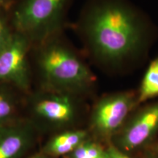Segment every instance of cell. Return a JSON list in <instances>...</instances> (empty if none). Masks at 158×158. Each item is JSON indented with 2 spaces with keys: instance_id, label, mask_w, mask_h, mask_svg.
<instances>
[{
  "instance_id": "cell-1",
  "label": "cell",
  "mask_w": 158,
  "mask_h": 158,
  "mask_svg": "<svg viewBox=\"0 0 158 158\" xmlns=\"http://www.w3.org/2000/svg\"><path fill=\"white\" fill-rule=\"evenodd\" d=\"M73 27L85 54L109 68L143 57L155 35L149 18L130 0H88Z\"/></svg>"
},
{
  "instance_id": "cell-2",
  "label": "cell",
  "mask_w": 158,
  "mask_h": 158,
  "mask_svg": "<svg viewBox=\"0 0 158 158\" xmlns=\"http://www.w3.org/2000/svg\"><path fill=\"white\" fill-rule=\"evenodd\" d=\"M40 87L81 96L93 89L96 78L63 32L32 47L31 51Z\"/></svg>"
},
{
  "instance_id": "cell-3",
  "label": "cell",
  "mask_w": 158,
  "mask_h": 158,
  "mask_svg": "<svg viewBox=\"0 0 158 158\" xmlns=\"http://www.w3.org/2000/svg\"><path fill=\"white\" fill-rule=\"evenodd\" d=\"M73 0H20L13 5L10 23L32 47L63 32Z\"/></svg>"
},
{
  "instance_id": "cell-4",
  "label": "cell",
  "mask_w": 158,
  "mask_h": 158,
  "mask_svg": "<svg viewBox=\"0 0 158 158\" xmlns=\"http://www.w3.org/2000/svg\"><path fill=\"white\" fill-rule=\"evenodd\" d=\"M79 96L39 88L25 95L23 117L41 130L60 131L70 125L76 116Z\"/></svg>"
},
{
  "instance_id": "cell-5",
  "label": "cell",
  "mask_w": 158,
  "mask_h": 158,
  "mask_svg": "<svg viewBox=\"0 0 158 158\" xmlns=\"http://www.w3.org/2000/svg\"><path fill=\"white\" fill-rule=\"evenodd\" d=\"M31 48L30 41L13 30L8 43L0 51V84L13 86L24 94L31 92Z\"/></svg>"
},
{
  "instance_id": "cell-6",
  "label": "cell",
  "mask_w": 158,
  "mask_h": 158,
  "mask_svg": "<svg viewBox=\"0 0 158 158\" xmlns=\"http://www.w3.org/2000/svg\"><path fill=\"white\" fill-rule=\"evenodd\" d=\"M137 102V93L120 92L105 95L97 102L92 112L91 124L95 133L108 138L123 126L130 111Z\"/></svg>"
},
{
  "instance_id": "cell-7",
  "label": "cell",
  "mask_w": 158,
  "mask_h": 158,
  "mask_svg": "<svg viewBox=\"0 0 158 158\" xmlns=\"http://www.w3.org/2000/svg\"><path fill=\"white\" fill-rule=\"evenodd\" d=\"M39 130L27 118L0 126V158H27L37 143Z\"/></svg>"
},
{
  "instance_id": "cell-8",
  "label": "cell",
  "mask_w": 158,
  "mask_h": 158,
  "mask_svg": "<svg viewBox=\"0 0 158 158\" xmlns=\"http://www.w3.org/2000/svg\"><path fill=\"white\" fill-rule=\"evenodd\" d=\"M158 130V102L138 112L121 130L116 147L124 152L135 150L151 139Z\"/></svg>"
},
{
  "instance_id": "cell-9",
  "label": "cell",
  "mask_w": 158,
  "mask_h": 158,
  "mask_svg": "<svg viewBox=\"0 0 158 158\" xmlns=\"http://www.w3.org/2000/svg\"><path fill=\"white\" fill-rule=\"evenodd\" d=\"M82 130H62L55 133L41 147L40 152L52 158L68 155L87 139Z\"/></svg>"
},
{
  "instance_id": "cell-10",
  "label": "cell",
  "mask_w": 158,
  "mask_h": 158,
  "mask_svg": "<svg viewBox=\"0 0 158 158\" xmlns=\"http://www.w3.org/2000/svg\"><path fill=\"white\" fill-rule=\"evenodd\" d=\"M25 95L13 86L0 84V126L24 118Z\"/></svg>"
},
{
  "instance_id": "cell-11",
  "label": "cell",
  "mask_w": 158,
  "mask_h": 158,
  "mask_svg": "<svg viewBox=\"0 0 158 158\" xmlns=\"http://www.w3.org/2000/svg\"><path fill=\"white\" fill-rule=\"evenodd\" d=\"M158 96V57L148 67L137 93L138 104Z\"/></svg>"
},
{
  "instance_id": "cell-12",
  "label": "cell",
  "mask_w": 158,
  "mask_h": 158,
  "mask_svg": "<svg viewBox=\"0 0 158 158\" xmlns=\"http://www.w3.org/2000/svg\"><path fill=\"white\" fill-rule=\"evenodd\" d=\"M69 158H105V149L95 142L85 140L73 152L68 155Z\"/></svg>"
},
{
  "instance_id": "cell-13",
  "label": "cell",
  "mask_w": 158,
  "mask_h": 158,
  "mask_svg": "<svg viewBox=\"0 0 158 158\" xmlns=\"http://www.w3.org/2000/svg\"><path fill=\"white\" fill-rule=\"evenodd\" d=\"M7 10L0 8V51L4 48L13 33L10 19L7 17Z\"/></svg>"
},
{
  "instance_id": "cell-14",
  "label": "cell",
  "mask_w": 158,
  "mask_h": 158,
  "mask_svg": "<svg viewBox=\"0 0 158 158\" xmlns=\"http://www.w3.org/2000/svg\"><path fill=\"white\" fill-rule=\"evenodd\" d=\"M105 158H132L116 146H109L105 149Z\"/></svg>"
},
{
  "instance_id": "cell-15",
  "label": "cell",
  "mask_w": 158,
  "mask_h": 158,
  "mask_svg": "<svg viewBox=\"0 0 158 158\" xmlns=\"http://www.w3.org/2000/svg\"><path fill=\"white\" fill-rule=\"evenodd\" d=\"M13 5H14L13 0H0V8L8 10L12 8Z\"/></svg>"
},
{
  "instance_id": "cell-16",
  "label": "cell",
  "mask_w": 158,
  "mask_h": 158,
  "mask_svg": "<svg viewBox=\"0 0 158 158\" xmlns=\"http://www.w3.org/2000/svg\"><path fill=\"white\" fill-rule=\"evenodd\" d=\"M27 158H52V157H48V156L45 155H44V154L41 153L40 152L39 153L33 154V155H29Z\"/></svg>"
},
{
  "instance_id": "cell-17",
  "label": "cell",
  "mask_w": 158,
  "mask_h": 158,
  "mask_svg": "<svg viewBox=\"0 0 158 158\" xmlns=\"http://www.w3.org/2000/svg\"><path fill=\"white\" fill-rule=\"evenodd\" d=\"M157 152L158 153V145H157Z\"/></svg>"
}]
</instances>
